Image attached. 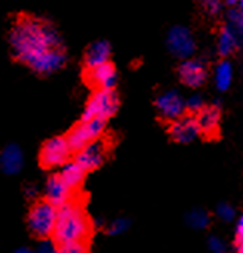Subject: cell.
<instances>
[{
	"label": "cell",
	"mask_w": 243,
	"mask_h": 253,
	"mask_svg": "<svg viewBox=\"0 0 243 253\" xmlns=\"http://www.w3.org/2000/svg\"><path fill=\"white\" fill-rule=\"evenodd\" d=\"M166 45L173 53V56L178 59H189L196 51V41L191 31L185 27H174L166 37Z\"/></svg>",
	"instance_id": "52a82bcc"
},
{
	"label": "cell",
	"mask_w": 243,
	"mask_h": 253,
	"mask_svg": "<svg viewBox=\"0 0 243 253\" xmlns=\"http://www.w3.org/2000/svg\"><path fill=\"white\" fill-rule=\"evenodd\" d=\"M186 224L191 229L203 230V229H207L209 224V214L202 209H193L186 214Z\"/></svg>",
	"instance_id": "ffe728a7"
},
{
	"label": "cell",
	"mask_w": 243,
	"mask_h": 253,
	"mask_svg": "<svg viewBox=\"0 0 243 253\" xmlns=\"http://www.w3.org/2000/svg\"><path fill=\"white\" fill-rule=\"evenodd\" d=\"M59 218V207L53 206L46 199L35 201L27 214V225L31 235L35 238L49 239L53 238Z\"/></svg>",
	"instance_id": "3957f363"
},
{
	"label": "cell",
	"mask_w": 243,
	"mask_h": 253,
	"mask_svg": "<svg viewBox=\"0 0 243 253\" xmlns=\"http://www.w3.org/2000/svg\"><path fill=\"white\" fill-rule=\"evenodd\" d=\"M208 249L211 253H228V247L226 244L222 241L220 238L217 236H211L209 241H208Z\"/></svg>",
	"instance_id": "484cf974"
},
{
	"label": "cell",
	"mask_w": 243,
	"mask_h": 253,
	"mask_svg": "<svg viewBox=\"0 0 243 253\" xmlns=\"http://www.w3.org/2000/svg\"><path fill=\"white\" fill-rule=\"evenodd\" d=\"M23 193H25V196L27 198H30V199H34L35 196H37V193H39V188H37L35 185H27L23 188Z\"/></svg>",
	"instance_id": "f546056e"
},
{
	"label": "cell",
	"mask_w": 243,
	"mask_h": 253,
	"mask_svg": "<svg viewBox=\"0 0 243 253\" xmlns=\"http://www.w3.org/2000/svg\"><path fill=\"white\" fill-rule=\"evenodd\" d=\"M91 232V224L79 202L71 201L59 209L57 225L53 239L59 244L85 241Z\"/></svg>",
	"instance_id": "7a4b0ae2"
},
{
	"label": "cell",
	"mask_w": 243,
	"mask_h": 253,
	"mask_svg": "<svg viewBox=\"0 0 243 253\" xmlns=\"http://www.w3.org/2000/svg\"><path fill=\"white\" fill-rule=\"evenodd\" d=\"M239 41H237V33L233 28H223L220 31L219 36V43H217V48H219V53L222 56H229L231 53H234V49L237 48Z\"/></svg>",
	"instance_id": "d6986e66"
},
{
	"label": "cell",
	"mask_w": 243,
	"mask_h": 253,
	"mask_svg": "<svg viewBox=\"0 0 243 253\" xmlns=\"http://www.w3.org/2000/svg\"><path fill=\"white\" fill-rule=\"evenodd\" d=\"M229 20L233 23V30L243 36V12L242 11H231V14H229Z\"/></svg>",
	"instance_id": "d4e9b609"
},
{
	"label": "cell",
	"mask_w": 243,
	"mask_h": 253,
	"mask_svg": "<svg viewBox=\"0 0 243 253\" xmlns=\"http://www.w3.org/2000/svg\"><path fill=\"white\" fill-rule=\"evenodd\" d=\"M214 82H215V86L219 88L220 91L228 90L229 85H231V82H233V67H231V63L223 60L215 67Z\"/></svg>",
	"instance_id": "ac0fdd59"
},
{
	"label": "cell",
	"mask_w": 243,
	"mask_h": 253,
	"mask_svg": "<svg viewBox=\"0 0 243 253\" xmlns=\"http://www.w3.org/2000/svg\"><path fill=\"white\" fill-rule=\"evenodd\" d=\"M236 250L237 253H243V239L242 241H236Z\"/></svg>",
	"instance_id": "1f68e13d"
},
{
	"label": "cell",
	"mask_w": 243,
	"mask_h": 253,
	"mask_svg": "<svg viewBox=\"0 0 243 253\" xmlns=\"http://www.w3.org/2000/svg\"><path fill=\"white\" fill-rule=\"evenodd\" d=\"M186 108L193 113H199L200 110H203V99L199 94H193L186 99Z\"/></svg>",
	"instance_id": "4316f807"
},
{
	"label": "cell",
	"mask_w": 243,
	"mask_h": 253,
	"mask_svg": "<svg viewBox=\"0 0 243 253\" xmlns=\"http://www.w3.org/2000/svg\"><path fill=\"white\" fill-rule=\"evenodd\" d=\"M59 176L69 188L75 190L82 185L85 176H86V171L75 161H69L62 169H59Z\"/></svg>",
	"instance_id": "e0dca14e"
},
{
	"label": "cell",
	"mask_w": 243,
	"mask_h": 253,
	"mask_svg": "<svg viewBox=\"0 0 243 253\" xmlns=\"http://www.w3.org/2000/svg\"><path fill=\"white\" fill-rule=\"evenodd\" d=\"M109 56H111V45L106 41L94 42L91 46L86 49L85 65H86L88 70L97 68L100 65H104V63H108Z\"/></svg>",
	"instance_id": "9a60e30c"
},
{
	"label": "cell",
	"mask_w": 243,
	"mask_h": 253,
	"mask_svg": "<svg viewBox=\"0 0 243 253\" xmlns=\"http://www.w3.org/2000/svg\"><path fill=\"white\" fill-rule=\"evenodd\" d=\"M215 214H217V218H219L220 221H223V222H231L236 218V209L231 204H226V202H223V204L217 206Z\"/></svg>",
	"instance_id": "7402d4cb"
},
{
	"label": "cell",
	"mask_w": 243,
	"mask_h": 253,
	"mask_svg": "<svg viewBox=\"0 0 243 253\" xmlns=\"http://www.w3.org/2000/svg\"><path fill=\"white\" fill-rule=\"evenodd\" d=\"M197 122L200 126V133L207 136H214L219 128L220 122V111L217 107L203 108L197 113Z\"/></svg>",
	"instance_id": "2e32d148"
},
{
	"label": "cell",
	"mask_w": 243,
	"mask_h": 253,
	"mask_svg": "<svg viewBox=\"0 0 243 253\" xmlns=\"http://www.w3.org/2000/svg\"><path fill=\"white\" fill-rule=\"evenodd\" d=\"M240 11L243 12V0H240Z\"/></svg>",
	"instance_id": "d6a6232c"
},
{
	"label": "cell",
	"mask_w": 243,
	"mask_h": 253,
	"mask_svg": "<svg viewBox=\"0 0 243 253\" xmlns=\"http://www.w3.org/2000/svg\"><path fill=\"white\" fill-rule=\"evenodd\" d=\"M200 3L212 14H215L220 9V0H200Z\"/></svg>",
	"instance_id": "83f0119b"
},
{
	"label": "cell",
	"mask_w": 243,
	"mask_h": 253,
	"mask_svg": "<svg viewBox=\"0 0 243 253\" xmlns=\"http://www.w3.org/2000/svg\"><path fill=\"white\" fill-rule=\"evenodd\" d=\"M117 108H119V99L112 90H96L88 100L82 119L106 121L117 111Z\"/></svg>",
	"instance_id": "277c9868"
},
{
	"label": "cell",
	"mask_w": 243,
	"mask_h": 253,
	"mask_svg": "<svg viewBox=\"0 0 243 253\" xmlns=\"http://www.w3.org/2000/svg\"><path fill=\"white\" fill-rule=\"evenodd\" d=\"M25 167V153L17 144H8L0 150V170L6 176H16Z\"/></svg>",
	"instance_id": "7c38bea8"
},
{
	"label": "cell",
	"mask_w": 243,
	"mask_h": 253,
	"mask_svg": "<svg viewBox=\"0 0 243 253\" xmlns=\"http://www.w3.org/2000/svg\"><path fill=\"white\" fill-rule=\"evenodd\" d=\"M59 253H89L85 241H74L59 246Z\"/></svg>",
	"instance_id": "603a6c76"
},
{
	"label": "cell",
	"mask_w": 243,
	"mask_h": 253,
	"mask_svg": "<svg viewBox=\"0 0 243 253\" xmlns=\"http://www.w3.org/2000/svg\"><path fill=\"white\" fill-rule=\"evenodd\" d=\"M178 76H180V81L185 85L191 88H197L207 79V71H205V65L200 60L186 59L182 62L180 68H178Z\"/></svg>",
	"instance_id": "5bb4252c"
},
{
	"label": "cell",
	"mask_w": 243,
	"mask_h": 253,
	"mask_svg": "<svg viewBox=\"0 0 243 253\" xmlns=\"http://www.w3.org/2000/svg\"><path fill=\"white\" fill-rule=\"evenodd\" d=\"M243 239V213H240V216L237 218L236 222V241H242Z\"/></svg>",
	"instance_id": "f1b7e54d"
},
{
	"label": "cell",
	"mask_w": 243,
	"mask_h": 253,
	"mask_svg": "<svg viewBox=\"0 0 243 253\" xmlns=\"http://www.w3.org/2000/svg\"><path fill=\"white\" fill-rule=\"evenodd\" d=\"M72 192L74 190L69 188L65 182H63V179L59 176V173L51 174L46 179L45 187H43L45 199L59 209L72 201Z\"/></svg>",
	"instance_id": "9c48e42d"
},
{
	"label": "cell",
	"mask_w": 243,
	"mask_h": 253,
	"mask_svg": "<svg viewBox=\"0 0 243 253\" xmlns=\"http://www.w3.org/2000/svg\"><path fill=\"white\" fill-rule=\"evenodd\" d=\"M105 130V121L91 119V121H80L74 128L68 133L67 139L72 148V151L77 153L79 150L86 147L97 139H100L102 133Z\"/></svg>",
	"instance_id": "8992f818"
},
{
	"label": "cell",
	"mask_w": 243,
	"mask_h": 253,
	"mask_svg": "<svg viewBox=\"0 0 243 253\" xmlns=\"http://www.w3.org/2000/svg\"><path fill=\"white\" fill-rule=\"evenodd\" d=\"M88 82L97 90H112L117 84V71L111 62L88 70Z\"/></svg>",
	"instance_id": "4fadbf2b"
},
{
	"label": "cell",
	"mask_w": 243,
	"mask_h": 253,
	"mask_svg": "<svg viewBox=\"0 0 243 253\" xmlns=\"http://www.w3.org/2000/svg\"><path fill=\"white\" fill-rule=\"evenodd\" d=\"M8 42L16 60L37 74H53L67 62L60 34L46 20L19 17L11 25Z\"/></svg>",
	"instance_id": "6da1fadb"
},
{
	"label": "cell",
	"mask_w": 243,
	"mask_h": 253,
	"mask_svg": "<svg viewBox=\"0 0 243 253\" xmlns=\"http://www.w3.org/2000/svg\"><path fill=\"white\" fill-rule=\"evenodd\" d=\"M130 219H126V218H117V219H114L109 222L108 225V233L111 236H120L123 235L128 229H130Z\"/></svg>",
	"instance_id": "44dd1931"
},
{
	"label": "cell",
	"mask_w": 243,
	"mask_h": 253,
	"mask_svg": "<svg viewBox=\"0 0 243 253\" xmlns=\"http://www.w3.org/2000/svg\"><path fill=\"white\" fill-rule=\"evenodd\" d=\"M170 134L175 142L189 144L200 134V126L197 118L193 116H182L171 122Z\"/></svg>",
	"instance_id": "8fae6325"
},
{
	"label": "cell",
	"mask_w": 243,
	"mask_h": 253,
	"mask_svg": "<svg viewBox=\"0 0 243 253\" xmlns=\"http://www.w3.org/2000/svg\"><path fill=\"white\" fill-rule=\"evenodd\" d=\"M108 155V147L104 141H97L88 144L86 147H83L82 150H79L75 153V162L88 173V171H93L96 169H99L102 164L105 162Z\"/></svg>",
	"instance_id": "ba28073f"
},
{
	"label": "cell",
	"mask_w": 243,
	"mask_h": 253,
	"mask_svg": "<svg viewBox=\"0 0 243 253\" xmlns=\"http://www.w3.org/2000/svg\"><path fill=\"white\" fill-rule=\"evenodd\" d=\"M14 253H35V249H30V247H19L14 250Z\"/></svg>",
	"instance_id": "4dcf8cb0"
},
{
	"label": "cell",
	"mask_w": 243,
	"mask_h": 253,
	"mask_svg": "<svg viewBox=\"0 0 243 253\" xmlns=\"http://www.w3.org/2000/svg\"><path fill=\"white\" fill-rule=\"evenodd\" d=\"M72 153L74 151L68 142V139L63 136H56L42 145L39 155L40 166L46 170L62 169L67 162H69Z\"/></svg>",
	"instance_id": "5b68a950"
},
{
	"label": "cell",
	"mask_w": 243,
	"mask_h": 253,
	"mask_svg": "<svg viewBox=\"0 0 243 253\" xmlns=\"http://www.w3.org/2000/svg\"><path fill=\"white\" fill-rule=\"evenodd\" d=\"M156 107L163 119L173 122L183 116L186 110V100H183V97L177 91H165L157 97Z\"/></svg>",
	"instance_id": "30bf717a"
},
{
	"label": "cell",
	"mask_w": 243,
	"mask_h": 253,
	"mask_svg": "<svg viewBox=\"0 0 243 253\" xmlns=\"http://www.w3.org/2000/svg\"><path fill=\"white\" fill-rule=\"evenodd\" d=\"M35 253H59V244L54 239H42L35 247Z\"/></svg>",
	"instance_id": "cb8c5ba5"
}]
</instances>
